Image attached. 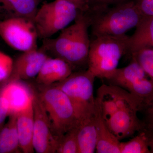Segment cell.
<instances>
[{"mask_svg":"<svg viewBox=\"0 0 153 153\" xmlns=\"http://www.w3.org/2000/svg\"><path fill=\"white\" fill-rule=\"evenodd\" d=\"M142 67L148 76L153 80V48L145 47L131 54Z\"/></svg>","mask_w":153,"mask_h":153,"instance_id":"7402d4cb","label":"cell"},{"mask_svg":"<svg viewBox=\"0 0 153 153\" xmlns=\"http://www.w3.org/2000/svg\"><path fill=\"white\" fill-rule=\"evenodd\" d=\"M1 19H3L2 18V17L1 16V15H0V20H1Z\"/></svg>","mask_w":153,"mask_h":153,"instance_id":"f546056e","label":"cell"},{"mask_svg":"<svg viewBox=\"0 0 153 153\" xmlns=\"http://www.w3.org/2000/svg\"><path fill=\"white\" fill-rule=\"evenodd\" d=\"M22 80L7 81V84L0 91L7 100L10 106V114L17 113L25 107L33 96L25 90Z\"/></svg>","mask_w":153,"mask_h":153,"instance_id":"2e32d148","label":"cell"},{"mask_svg":"<svg viewBox=\"0 0 153 153\" xmlns=\"http://www.w3.org/2000/svg\"><path fill=\"white\" fill-rule=\"evenodd\" d=\"M140 111H143L144 114L143 129L153 130V96L143 103Z\"/></svg>","mask_w":153,"mask_h":153,"instance_id":"cb8c5ba5","label":"cell"},{"mask_svg":"<svg viewBox=\"0 0 153 153\" xmlns=\"http://www.w3.org/2000/svg\"><path fill=\"white\" fill-rule=\"evenodd\" d=\"M13 60L9 55L0 51V82L7 80L13 70Z\"/></svg>","mask_w":153,"mask_h":153,"instance_id":"603a6c76","label":"cell"},{"mask_svg":"<svg viewBox=\"0 0 153 153\" xmlns=\"http://www.w3.org/2000/svg\"><path fill=\"white\" fill-rule=\"evenodd\" d=\"M0 36L11 48L25 52L38 48V34L34 22L26 18L0 20Z\"/></svg>","mask_w":153,"mask_h":153,"instance_id":"52a82bcc","label":"cell"},{"mask_svg":"<svg viewBox=\"0 0 153 153\" xmlns=\"http://www.w3.org/2000/svg\"><path fill=\"white\" fill-rule=\"evenodd\" d=\"M77 126L61 137L57 144L56 153H78Z\"/></svg>","mask_w":153,"mask_h":153,"instance_id":"44dd1931","label":"cell"},{"mask_svg":"<svg viewBox=\"0 0 153 153\" xmlns=\"http://www.w3.org/2000/svg\"><path fill=\"white\" fill-rule=\"evenodd\" d=\"M79 12L74 4L65 0L43 4L33 20L38 38H51L74 21Z\"/></svg>","mask_w":153,"mask_h":153,"instance_id":"8992f818","label":"cell"},{"mask_svg":"<svg viewBox=\"0 0 153 153\" xmlns=\"http://www.w3.org/2000/svg\"><path fill=\"white\" fill-rule=\"evenodd\" d=\"M9 115L7 123L0 129V153H19L21 151L17 129V113Z\"/></svg>","mask_w":153,"mask_h":153,"instance_id":"d6986e66","label":"cell"},{"mask_svg":"<svg viewBox=\"0 0 153 153\" xmlns=\"http://www.w3.org/2000/svg\"><path fill=\"white\" fill-rule=\"evenodd\" d=\"M129 37L102 36L91 41L88 69L96 77L106 79L117 68L120 60L128 52Z\"/></svg>","mask_w":153,"mask_h":153,"instance_id":"3957f363","label":"cell"},{"mask_svg":"<svg viewBox=\"0 0 153 153\" xmlns=\"http://www.w3.org/2000/svg\"><path fill=\"white\" fill-rule=\"evenodd\" d=\"M33 146L37 153H56L58 142L52 134L47 111L39 94L33 91Z\"/></svg>","mask_w":153,"mask_h":153,"instance_id":"9c48e42d","label":"cell"},{"mask_svg":"<svg viewBox=\"0 0 153 153\" xmlns=\"http://www.w3.org/2000/svg\"><path fill=\"white\" fill-rule=\"evenodd\" d=\"M139 110L126 108L118 110L106 123L111 131L120 141L143 130V124L137 116Z\"/></svg>","mask_w":153,"mask_h":153,"instance_id":"8fae6325","label":"cell"},{"mask_svg":"<svg viewBox=\"0 0 153 153\" xmlns=\"http://www.w3.org/2000/svg\"><path fill=\"white\" fill-rule=\"evenodd\" d=\"M44 87L38 94L58 143L64 134L78 125V120L71 102L61 89L54 85Z\"/></svg>","mask_w":153,"mask_h":153,"instance_id":"5b68a950","label":"cell"},{"mask_svg":"<svg viewBox=\"0 0 153 153\" xmlns=\"http://www.w3.org/2000/svg\"><path fill=\"white\" fill-rule=\"evenodd\" d=\"M146 133L148 136L149 147L151 152L153 153V130H147L143 129Z\"/></svg>","mask_w":153,"mask_h":153,"instance_id":"f1b7e54d","label":"cell"},{"mask_svg":"<svg viewBox=\"0 0 153 153\" xmlns=\"http://www.w3.org/2000/svg\"><path fill=\"white\" fill-rule=\"evenodd\" d=\"M73 3L80 12L88 13L90 12V7L88 0H65Z\"/></svg>","mask_w":153,"mask_h":153,"instance_id":"83f0119b","label":"cell"},{"mask_svg":"<svg viewBox=\"0 0 153 153\" xmlns=\"http://www.w3.org/2000/svg\"><path fill=\"white\" fill-rule=\"evenodd\" d=\"M95 114L79 123L77 126L78 153L96 152L97 144Z\"/></svg>","mask_w":153,"mask_h":153,"instance_id":"e0dca14e","label":"cell"},{"mask_svg":"<svg viewBox=\"0 0 153 153\" xmlns=\"http://www.w3.org/2000/svg\"><path fill=\"white\" fill-rule=\"evenodd\" d=\"M143 17H153V0H134Z\"/></svg>","mask_w":153,"mask_h":153,"instance_id":"484cf974","label":"cell"},{"mask_svg":"<svg viewBox=\"0 0 153 153\" xmlns=\"http://www.w3.org/2000/svg\"><path fill=\"white\" fill-rule=\"evenodd\" d=\"M129 37L128 53L145 47L153 48V17H144Z\"/></svg>","mask_w":153,"mask_h":153,"instance_id":"ac0fdd59","label":"cell"},{"mask_svg":"<svg viewBox=\"0 0 153 153\" xmlns=\"http://www.w3.org/2000/svg\"><path fill=\"white\" fill-rule=\"evenodd\" d=\"M95 78L87 69L73 72L64 80L52 85L60 88L68 97L78 123L95 113L96 104L94 84Z\"/></svg>","mask_w":153,"mask_h":153,"instance_id":"277c9868","label":"cell"},{"mask_svg":"<svg viewBox=\"0 0 153 153\" xmlns=\"http://www.w3.org/2000/svg\"><path fill=\"white\" fill-rule=\"evenodd\" d=\"M10 114L8 102L0 92V129L4 126L6 118Z\"/></svg>","mask_w":153,"mask_h":153,"instance_id":"4316f807","label":"cell"},{"mask_svg":"<svg viewBox=\"0 0 153 153\" xmlns=\"http://www.w3.org/2000/svg\"><path fill=\"white\" fill-rule=\"evenodd\" d=\"M16 126L21 152L24 153H34L33 96L27 104L17 113Z\"/></svg>","mask_w":153,"mask_h":153,"instance_id":"4fadbf2b","label":"cell"},{"mask_svg":"<svg viewBox=\"0 0 153 153\" xmlns=\"http://www.w3.org/2000/svg\"><path fill=\"white\" fill-rule=\"evenodd\" d=\"M90 25L89 13L79 12L73 25L61 30L56 38L43 40L41 48L49 56L65 60L73 68L87 65L91 43L88 29Z\"/></svg>","mask_w":153,"mask_h":153,"instance_id":"6da1fadb","label":"cell"},{"mask_svg":"<svg viewBox=\"0 0 153 153\" xmlns=\"http://www.w3.org/2000/svg\"><path fill=\"white\" fill-rule=\"evenodd\" d=\"M132 59L129 65L117 68L106 80L109 85L121 88L136 97L144 98L152 90L153 81L136 60Z\"/></svg>","mask_w":153,"mask_h":153,"instance_id":"ba28073f","label":"cell"},{"mask_svg":"<svg viewBox=\"0 0 153 153\" xmlns=\"http://www.w3.org/2000/svg\"><path fill=\"white\" fill-rule=\"evenodd\" d=\"M48 56L41 48L22 52L13 60V70L7 81H22L36 77Z\"/></svg>","mask_w":153,"mask_h":153,"instance_id":"30bf717a","label":"cell"},{"mask_svg":"<svg viewBox=\"0 0 153 153\" xmlns=\"http://www.w3.org/2000/svg\"><path fill=\"white\" fill-rule=\"evenodd\" d=\"M96 104L95 124L97 134L96 152L120 153V141L108 128L102 117L96 102Z\"/></svg>","mask_w":153,"mask_h":153,"instance_id":"9a60e30c","label":"cell"},{"mask_svg":"<svg viewBox=\"0 0 153 153\" xmlns=\"http://www.w3.org/2000/svg\"><path fill=\"white\" fill-rule=\"evenodd\" d=\"M73 69L65 60L48 56L36 76V81L42 86H50L66 79L73 72Z\"/></svg>","mask_w":153,"mask_h":153,"instance_id":"7c38bea8","label":"cell"},{"mask_svg":"<svg viewBox=\"0 0 153 153\" xmlns=\"http://www.w3.org/2000/svg\"><path fill=\"white\" fill-rule=\"evenodd\" d=\"M90 5V12L102 10L110 5L117 4L129 0H88Z\"/></svg>","mask_w":153,"mask_h":153,"instance_id":"d4e9b609","label":"cell"},{"mask_svg":"<svg viewBox=\"0 0 153 153\" xmlns=\"http://www.w3.org/2000/svg\"><path fill=\"white\" fill-rule=\"evenodd\" d=\"M91 33L95 38L120 36L136 27L144 18L134 0L89 13Z\"/></svg>","mask_w":153,"mask_h":153,"instance_id":"7a4b0ae2","label":"cell"},{"mask_svg":"<svg viewBox=\"0 0 153 153\" xmlns=\"http://www.w3.org/2000/svg\"><path fill=\"white\" fill-rule=\"evenodd\" d=\"M120 153H151L146 133L143 130L126 142H120Z\"/></svg>","mask_w":153,"mask_h":153,"instance_id":"ffe728a7","label":"cell"},{"mask_svg":"<svg viewBox=\"0 0 153 153\" xmlns=\"http://www.w3.org/2000/svg\"><path fill=\"white\" fill-rule=\"evenodd\" d=\"M40 0H0L2 19L26 18L33 21Z\"/></svg>","mask_w":153,"mask_h":153,"instance_id":"5bb4252c","label":"cell"}]
</instances>
